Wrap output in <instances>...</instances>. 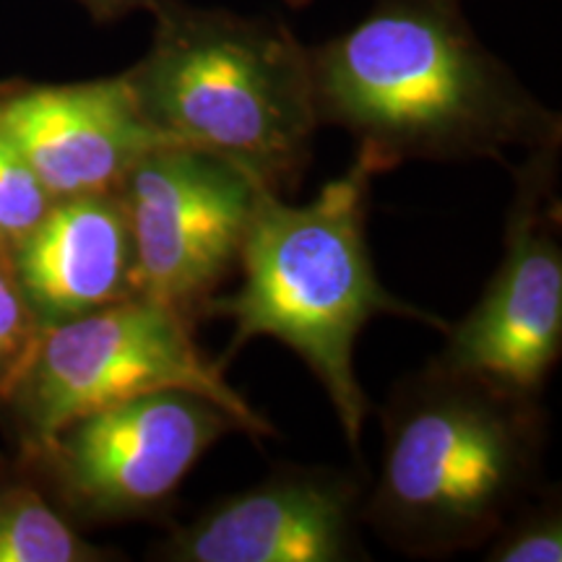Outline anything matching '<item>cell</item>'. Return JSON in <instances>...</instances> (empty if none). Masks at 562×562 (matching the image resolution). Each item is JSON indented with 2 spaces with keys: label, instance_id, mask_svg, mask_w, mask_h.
<instances>
[{
  "label": "cell",
  "instance_id": "obj_1",
  "mask_svg": "<svg viewBox=\"0 0 562 562\" xmlns=\"http://www.w3.org/2000/svg\"><path fill=\"white\" fill-rule=\"evenodd\" d=\"M307 58L318 123L347 131L385 172L562 146V117L484 47L463 0H372Z\"/></svg>",
  "mask_w": 562,
  "mask_h": 562
},
{
  "label": "cell",
  "instance_id": "obj_2",
  "mask_svg": "<svg viewBox=\"0 0 562 562\" xmlns=\"http://www.w3.org/2000/svg\"><path fill=\"white\" fill-rule=\"evenodd\" d=\"M385 167L357 149L349 170L294 206L258 186L245 235L240 290L214 294L201 321L227 318L235 326L222 364L256 336H271L300 357L328 393L351 451H360L370 398L355 372L357 336L378 315L427 323L446 331L430 311L391 294L378 279L368 245L370 186Z\"/></svg>",
  "mask_w": 562,
  "mask_h": 562
},
{
  "label": "cell",
  "instance_id": "obj_3",
  "mask_svg": "<svg viewBox=\"0 0 562 562\" xmlns=\"http://www.w3.org/2000/svg\"><path fill=\"white\" fill-rule=\"evenodd\" d=\"M381 425L362 521L409 558L484 547L542 490L550 419L539 396L432 360L393 385Z\"/></svg>",
  "mask_w": 562,
  "mask_h": 562
},
{
  "label": "cell",
  "instance_id": "obj_4",
  "mask_svg": "<svg viewBox=\"0 0 562 562\" xmlns=\"http://www.w3.org/2000/svg\"><path fill=\"white\" fill-rule=\"evenodd\" d=\"M151 45L123 74L161 138L243 167L279 195L297 186L321 128L307 47L277 16L149 0Z\"/></svg>",
  "mask_w": 562,
  "mask_h": 562
},
{
  "label": "cell",
  "instance_id": "obj_5",
  "mask_svg": "<svg viewBox=\"0 0 562 562\" xmlns=\"http://www.w3.org/2000/svg\"><path fill=\"white\" fill-rule=\"evenodd\" d=\"M193 391L240 422L250 438L277 435L195 341V323L172 307L128 297L45 328L34 360L5 404L26 448L102 406L154 391Z\"/></svg>",
  "mask_w": 562,
  "mask_h": 562
},
{
  "label": "cell",
  "instance_id": "obj_6",
  "mask_svg": "<svg viewBox=\"0 0 562 562\" xmlns=\"http://www.w3.org/2000/svg\"><path fill=\"white\" fill-rule=\"evenodd\" d=\"M240 422L211 398L167 389L102 406L26 448L66 516L94 524L165 521L203 459Z\"/></svg>",
  "mask_w": 562,
  "mask_h": 562
},
{
  "label": "cell",
  "instance_id": "obj_7",
  "mask_svg": "<svg viewBox=\"0 0 562 562\" xmlns=\"http://www.w3.org/2000/svg\"><path fill=\"white\" fill-rule=\"evenodd\" d=\"M560 149H531L510 170L503 258L482 297L448 323L435 362L539 396L562 355Z\"/></svg>",
  "mask_w": 562,
  "mask_h": 562
},
{
  "label": "cell",
  "instance_id": "obj_8",
  "mask_svg": "<svg viewBox=\"0 0 562 562\" xmlns=\"http://www.w3.org/2000/svg\"><path fill=\"white\" fill-rule=\"evenodd\" d=\"M258 182L243 167L165 144L138 157L117 186L133 237V290L201 321L240 263Z\"/></svg>",
  "mask_w": 562,
  "mask_h": 562
},
{
  "label": "cell",
  "instance_id": "obj_9",
  "mask_svg": "<svg viewBox=\"0 0 562 562\" xmlns=\"http://www.w3.org/2000/svg\"><path fill=\"white\" fill-rule=\"evenodd\" d=\"M368 476L341 467L284 463L232 492L151 547L157 562H351L368 560L362 508Z\"/></svg>",
  "mask_w": 562,
  "mask_h": 562
},
{
  "label": "cell",
  "instance_id": "obj_10",
  "mask_svg": "<svg viewBox=\"0 0 562 562\" xmlns=\"http://www.w3.org/2000/svg\"><path fill=\"white\" fill-rule=\"evenodd\" d=\"M0 131L53 201L117 191L138 157L170 144L144 121L123 74L81 83H5Z\"/></svg>",
  "mask_w": 562,
  "mask_h": 562
},
{
  "label": "cell",
  "instance_id": "obj_11",
  "mask_svg": "<svg viewBox=\"0 0 562 562\" xmlns=\"http://www.w3.org/2000/svg\"><path fill=\"white\" fill-rule=\"evenodd\" d=\"M11 273L42 328L136 297L133 237L121 193L53 201L13 248Z\"/></svg>",
  "mask_w": 562,
  "mask_h": 562
},
{
  "label": "cell",
  "instance_id": "obj_12",
  "mask_svg": "<svg viewBox=\"0 0 562 562\" xmlns=\"http://www.w3.org/2000/svg\"><path fill=\"white\" fill-rule=\"evenodd\" d=\"M121 558L87 542L32 480H0V562H100Z\"/></svg>",
  "mask_w": 562,
  "mask_h": 562
},
{
  "label": "cell",
  "instance_id": "obj_13",
  "mask_svg": "<svg viewBox=\"0 0 562 562\" xmlns=\"http://www.w3.org/2000/svg\"><path fill=\"white\" fill-rule=\"evenodd\" d=\"M490 562H560L562 503L560 487H542L510 513L487 542Z\"/></svg>",
  "mask_w": 562,
  "mask_h": 562
},
{
  "label": "cell",
  "instance_id": "obj_14",
  "mask_svg": "<svg viewBox=\"0 0 562 562\" xmlns=\"http://www.w3.org/2000/svg\"><path fill=\"white\" fill-rule=\"evenodd\" d=\"M50 206L53 195L45 191L13 140L0 131V240L13 252Z\"/></svg>",
  "mask_w": 562,
  "mask_h": 562
},
{
  "label": "cell",
  "instance_id": "obj_15",
  "mask_svg": "<svg viewBox=\"0 0 562 562\" xmlns=\"http://www.w3.org/2000/svg\"><path fill=\"white\" fill-rule=\"evenodd\" d=\"M42 323L21 294L9 266H0V404L11 398L40 347Z\"/></svg>",
  "mask_w": 562,
  "mask_h": 562
},
{
  "label": "cell",
  "instance_id": "obj_16",
  "mask_svg": "<svg viewBox=\"0 0 562 562\" xmlns=\"http://www.w3.org/2000/svg\"><path fill=\"white\" fill-rule=\"evenodd\" d=\"M79 3L87 5L97 21H115L131 11H146L149 0H79Z\"/></svg>",
  "mask_w": 562,
  "mask_h": 562
},
{
  "label": "cell",
  "instance_id": "obj_17",
  "mask_svg": "<svg viewBox=\"0 0 562 562\" xmlns=\"http://www.w3.org/2000/svg\"><path fill=\"white\" fill-rule=\"evenodd\" d=\"M0 266H9V269H11V250L3 240H0Z\"/></svg>",
  "mask_w": 562,
  "mask_h": 562
},
{
  "label": "cell",
  "instance_id": "obj_18",
  "mask_svg": "<svg viewBox=\"0 0 562 562\" xmlns=\"http://www.w3.org/2000/svg\"><path fill=\"white\" fill-rule=\"evenodd\" d=\"M286 5H290V9H307V5L313 3V0H284Z\"/></svg>",
  "mask_w": 562,
  "mask_h": 562
}]
</instances>
